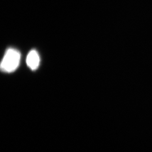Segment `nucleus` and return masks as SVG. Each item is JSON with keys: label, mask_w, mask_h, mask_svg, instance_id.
<instances>
[{"label": "nucleus", "mask_w": 152, "mask_h": 152, "mask_svg": "<svg viewBox=\"0 0 152 152\" xmlns=\"http://www.w3.org/2000/svg\"><path fill=\"white\" fill-rule=\"evenodd\" d=\"M20 54L15 49H8L1 61L2 71L10 73L15 71L20 63Z\"/></svg>", "instance_id": "1"}, {"label": "nucleus", "mask_w": 152, "mask_h": 152, "mask_svg": "<svg viewBox=\"0 0 152 152\" xmlns=\"http://www.w3.org/2000/svg\"><path fill=\"white\" fill-rule=\"evenodd\" d=\"M26 61L28 66L32 70L37 69L39 65L40 58L37 51L31 50L28 54Z\"/></svg>", "instance_id": "2"}]
</instances>
